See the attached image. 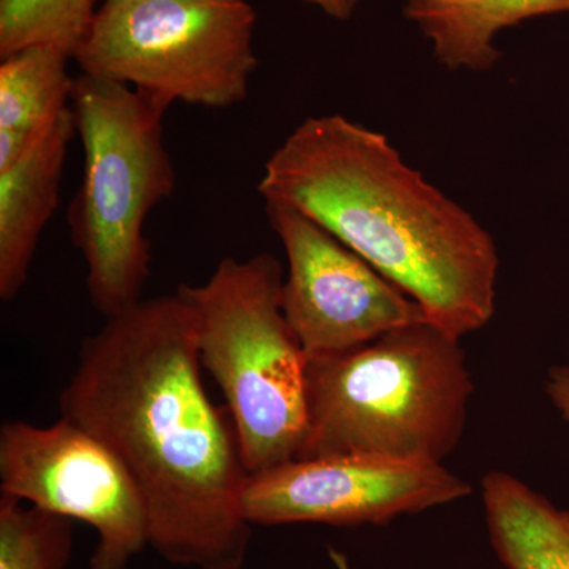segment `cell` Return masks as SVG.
Wrapping results in <instances>:
<instances>
[{"label":"cell","instance_id":"cell-4","mask_svg":"<svg viewBox=\"0 0 569 569\" xmlns=\"http://www.w3.org/2000/svg\"><path fill=\"white\" fill-rule=\"evenodd\" d=\"M170 107L122 82L74 78L71 110L84 167L69 230L88 266L89 298L104 318L138 305L151 276L146 222L176 187L163 140Z\"/></svg>","mask_w":569,"mask_h":569},{"label":"cell","instance_id":"cell-3","mask_svg":"<svg viewBox=\"0 0 569 569\" xmlns=\"http://www.w3.org/2000/svg\"><path fill=\"white\" fill-rule=\"evenodd\" d=\"M473 378L458 337L425 321L348 353L310 358L296 459L443 463L466 432Z\"/></svg>","mask_w":569,"mask_h":569},{"label":"cell","instance_id":"cell-16","mask_svg":"<svg viewBox=\"0 0 569 569\" xmlns=\"http://www.w3.org/2000/svg\"><path fill=\"white\" fill-rule=\"evenodd\" d=\"M545 388L546 395L560 411L561 418L569 421V367H550Z\"/></svg>","mask_w":569,"mask_h":569},{"label":"cell","instance_id":"cell-17","mask_svg":"<svg viewBox=\"0 0 569 569\" xmlns=\"http://www.w3.org/2000/svg\"><path fill=\"white\" fill-rule=\"evenodd\" d=\"M337 21H348L361 6L362 0H305Z\"/></svg>","mask_w":569,"mask_h":569},{"label":"cell","instance_id":"cell-10","mask_svg":"<svg viewBox=\"0 0 569 569\" xmlns=\"http://www.w3.org/2000/svg\"><path fill=\"white\" fill-rule=\"evenodd\" d=\"M77 137L73 110L17 162L0 170V299L13 301L29 279L40 236L61 198L63 167Z\"/></svg>","mask_w":569,"mask_h":569},{"label":"cell","instance_id":"cell-1","mask_svg":"<svg viewBox=\"0 0 569 569\" xmlns=\"http://www.w3.org/2000/svg\"><path fill=\"white\" fill-rule=\"evenodd\" d=\"M198 320L176 291L141 299L82 340L61 417L118 456L146 501L151 548L168 563L242 569L252 523L230 408L206 392Z\"/></svg>","mask_w":569,"mask_h":569},{"label":"cell","instance_id":"cell-7","mask_svg":"<svg viewBox=\"0 0 569 569\" xmlns=\"http://www.w3.org/2000/svg\"><path fill=\"white\" fill-rule=\"evenodd\" d=\"M0 493L20 498L97 533L89 567L127 569L151 546L148 508L126 466L99 437L62 418L0 427Z\"/></svg>","mask_w":569,"mask_h":569},{"label":"cell","instance_id":"cell-18","mask_svg":"<svg viewBox=\"0 0 569 569\" xmlns=\"http://www.w3.org/2000/svg\"><path fill=\"white\" fill-rule=\"evenodd\" d=\"M336 560H337V563H339V565H340V568L346 569V567H343V565H342V560L337 559V557H336Z\"/></svg>","mask_w":569,"mask_h":569},{"label":"cell","instance_id":"cell-15","mask_svg":"<svg viewBox=\"0 0 569 569\" xmlns=\"http://www.w3.org/2000/svg\"><path fill=\"white\" fill-rule=\"evenodd\" d=\"M96 13V0H0V58L37 44L74 58Z\"/></svg>","mask_w":569,"mask_h":569},{"label":"cell","instance_id":"cell-13","mask_svg":"<svg viewBox=\"0 0 569 569\" xmlns=\"http://www.w3.org/2000/svg\"><path fill=\"white\" fill-rule=\"evenodd\" d=\"M490 545L507 569H569V509L526 482L492 471L482 479Z\"/></svg>","mask_w":569,"mask_h":569},{"label":"cell","instance_id":"cell-11","mask_svg":"<svg viewBox=\"0 0 569 569\" xmlns=\"http://www.w3.org/2000/svg\"><path fill=\"white\" fill-rule=\"evenodd\" d=\"M569 13V0H403L402 14L448 70L488 71L501 59L498 33L520 22Z\"/></svg>","mask_w":569,"mask_h":569},{"label":"cell","instance_id":"cell-5","mask_svg":"<svg viewBox=\"0 0 569 569\" xmlns=\"http://www.w3.org/2000/svg\"><path fill=\"white\" fill-rule=\"evenodd\" d=\"M282 263L263 252L223 258L178 293L198 320L201 366L233 415L250 477L298 458L307 432L309 356L282 310Z\"/></svg>","mask_w":569,"mask_h":569},{"label":"cell","instance_id":"cell-8","mask_svg":"<svg viewBox=\"0 0 569 569\" xmlns=\"http://www.w3.org/2000/svg\"><path fill=\"white\" fill-rule=\"evenodd\" d=\"M264 211L287 254L283 316L309 359L429 321L411 296L316 220L279 201H264Z\"/></svg>","mask_w":569,"mask_h":569},{"label":"cell","instance_id":"cell-12","mask_svg":"<svg viewBox=\"0 0 569 569\" xmlns=\"http://www.w3.org/2000/svg\"><path fill=\"white\" fill-rule=\"evenodd\" d=\"M71 58L50 44L7 56L0 63V170L17 162L70 110Z\"/></svg>","mask_w":569,"mask_h":569},{"label":"cell","instance_id":"cell-14","mask_svg":"<svg viewBox=\"0 0 569 569\" xmlns=\"http://www.w3.org/2000/svg\"><path fill=\"white\" fill-rule=\"evenodd\" d=\"M73 522L0 493V569H66L73 553Z\"/></svg>","mask_w":569,"mask_h":569},{"label":"cell","instance_id":"cell-2","mask_svg":"<svg viewBox=\"0 0 569 569\" xmlns=\"http://www.w3.org/2000/svg\"><path fill=\"white\" fill-rule=\"evenodd\" d=\"M258 193L291 206L350 247L462 339L496 313L492 234L403 160L387 134L312 116L266 160Z\"/></svg>","mask_w":569,"mask_h":569},{"label":"cell","instance_id":"cell-6","mask_svg":"<svg viewBox=\"0 0 569 569\" xmlns=\"http://www.w3.org/2000/svg\"><path fill=\"white\" fill-rule=\"evenodd\" d=\"M254 26L249 0H104L73 61L168 104L223 110L249 96Z\"/></svg>","mask_w":569,"mask_h":569},{"label":"cell","instance_id":"cell-9","mask_svg":"<svg viewBox=\"0 0 569 569\" xmlns=\"http://www.w3.org/2000/svg\"><path fill=\"white\" fill-rule=\"evenodd\" d=\"M471 493L443 463L369 456L293 459L252 475L242 509L252 526H383Z\"/></svg>","mask_w":569,"mask_h":569}]
</instances>
